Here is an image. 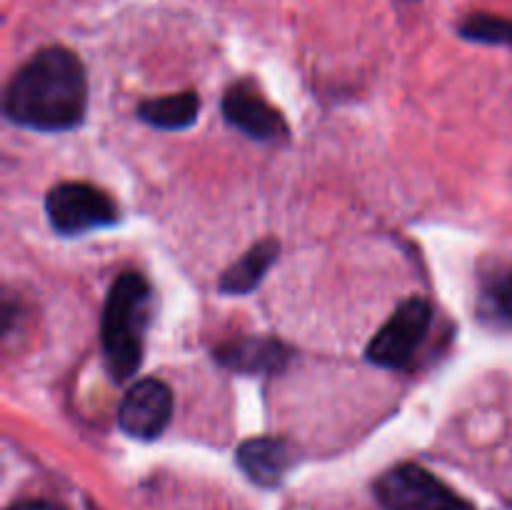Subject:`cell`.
Returning <instances> with one entry per match:
<instances>
[{
  "label": "cell",
  "instance_id": "1",
  "mask_svg": "<svg viewBox=\"0 0 512 510\" xmlns=\"http://www.w3.org/2000/svg\"><path fill=\"white\" fill-rule=\"evenodd\" d=\"M5 118L38 133H63L83 123L88 110V78L75 53L38 50L5 88Z\"/></svg>",
  "mask_w": 512,
  "mask_h": 510
},
{
  "label": "cell",
  "instance_id": "2",
  "mask_svg": "<svg viewBox=\"0 0 512 510\" xmlns=\"http://www.w3.org/2000/svg\"><path fill=\"white\" fill-rule=\"evenodd\" d=\"M153 313V288L140 273H123L110 285L100 320L105 368L113 380L138 373L145 353V333Z\"/></svg>",
  "mask_w": 512,
  "mask_h": 510
},
{
  "label": "cell",
  "instance_id": "3",
  "mask_svg": "<svg viewBox=\"0 0 512 510\" xmlns=\"http://www.w3.org/2000/svg\"><path fill=\"white\" fill-rule=\"evenodd\" d=\"M45 213L55 233L65 238L113 228L120 220L113 198L88 183H58L50 188L45 195Z\"/></svg>",
  "mask_w": 512,
  "mask_h": 510
},
{
  "label": "cell",
  "instance_id": "4",
  "mask_svg": "<svg viewBox=\"0 0 512 510\" xmlns=\"http://www.w3.org/2000/svg\"><path fill=\"white\" fill-rule=\"evenodd\" d=\"M375 495L385 510H475L430 470L413 463L398 465L380 475Z\"/></svg>",
  "mask_w": 512,
  "mask_h": 510
},
{
  "label": "cell",
  "instance_id": "5",
  "mask_svg": "<svg viewBox=\"0 0 512 510\" xmlns=\"http://www.w3.org/2000/svg\"><path fill=\"white\" fill-rule=\"evenodd\" d=\"M430 323H433V308H430L428 300L420 298V295L403 300L390 315L388 323L370 340L365 358L380 368H408L418 353L420 343L428 335Z\"/></svg>",
  "mask_w": 512,
  "mask_h": 510
},
{
  "label": "cell",
  "instance_id": "6",
  "mask_svg": "<svg viewBox=\"0 0 512 510\" xmlns=\"http://www.w3.org/2000/svg\"><path fill=\"white\" fill-rule=\"evenodd\" d=\"M173 418V390L158 378H145L125 393L118 408V425L135 440H155Z\"/></svg>",
  "mask_w": 512,
  "mask_h": 510
},
{
  "label": "cell",
  "instance_id": "7",
  "mask_svg": "<svg viewBox=\"0 0 512 510\" xmlns=\"http://www.w3.org/2000/svg\"><path fill=\"white\" fill-rule=\"evenodd\" d=\"M223 115L233 128L255 140H278L288 135L285 118L248 80L230 85L223 98Z\"/></svg>",
  "mask_w": 512,
  "mask_h": 510
},
{
  "label": "cell",
  "instance_id": "8",
  "mask_svg": "<svg viewBox=\"0 0 512 510\" xmlns=\"http://www.w3.org/2000/svg\"><path fill=\"white\" fill-rule=\"evenodd\" d=\"M293 358L290 348L275 338H235L215 348V360L235 373L275 375L283 373Z\"/></svg>",
  "mask_w": 512,
  "mask_h": 510
},
{
  "label": "cell",
  "instance_id": "9",
  "mask_svg": "<svg viewBox=\"0 0 512 510\" xmlns=\"http://www.w3.org/2000/svg\"><path fill=\"white\" fill-rule=\"evenodd\" d=\"M298 460L293 445L283 438H253L238 448V465L253 483L275 488Z\"/></svg>",
  "mask_w": 512,
  "mask_h": 510
},
{
  "label": "cell",
  "instance_id": "10",
  "mask_svg": "<svg viewBox=\"0 0 512 510\" xmlns=\"http://www.w3.org/2000/svg\"><path fill=\"white\" fill-rule=\"evenodd\" d=\"M280 255V243L275 238H265L255 243L243 258L235 260L220 278V290L228 295H245L260 285L273 263Z\"/></svg>",
  "mask_w": 512,
  "mask_h": 510
},
{
  "label": "cell",
  "instance_id": "11",
  "mask_svg": "<svg viewBox=\"0 0 512 510\" xmlns=\"http://www.w3.org/2000/svg\"><path fill=\"white\" fill-rule=\"evenodd\" d=\"M198 110V95L193 90H188V93L143 100L138 105V118L160 130H185L198 120Z\"/></svg>",
  "mask_w": 512,
  "mask_h": 510
},
{
  "label": "cell",
  "instance_id": "12",
  "mask_svg": "<svg viewBox=\"0 0 512 510\" xmlns=\"http://www.w3.org/2000/svg\"><path fill=\"white\" fill-rule=\"evenodd\" d=\"M483 315L498 328L512 330V265L498 270L483 285Z\"/></svg>",
  "mask_w": 512,
  "mask_h": 510
},
{
  "label": "cell",
  "instance_id": "13",
  "mask_svg": "<svg viewBox=\"0 0 512 510\" xmlns=\"http://www.w3.org/2000/svg\"><path fill=\"white\" fill-rule=\"evenodd\" d=\"M460 35L475 40V43L510 45L512 48V20L488 13H475L460 25Z\"/></svg>",
  "mask_w": 512,
  "mask_h": 510
},
{
  "label": "cell",
  "instance_id": "14",
  "mask_svg": "<svg viewBox=\"0 0 512 510\" xmlns=\"http://www.w3.org/2000/svg\"><path fill=\"white\" fill-rule=\"evenodd\" d=\"M10 510H63V508H60V505H53V503H43V500H28V503L13 505Z\"/></svg>",
  "mask_w": 512,
  "mask_h": 510
}]
</instances>
